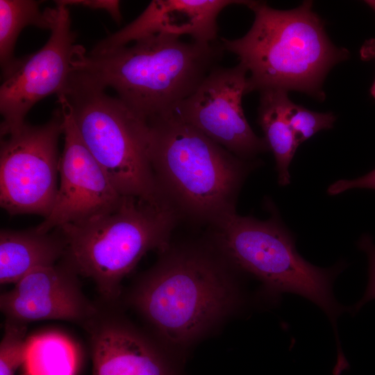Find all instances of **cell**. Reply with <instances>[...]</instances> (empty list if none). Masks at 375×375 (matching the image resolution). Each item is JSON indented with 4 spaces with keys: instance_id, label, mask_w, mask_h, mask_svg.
Listing matches in <instances>:
<instances>
[{
    "instance_id": "6da1fadb",
    "label": "cell",
    "mask_w": 375,
    "mask_h": 375,
    "mask_svg": "<svg viewBox=\"0 0 375 375\" xmlns=\"http://www.w3.org/2000/svg\"><path fill=\"white\" fill-rule=\"evenodd\" d=\"M148 124V153L159 190L181 219L214 226L236 213L258 160L241 159L172 111Z\"/></svg>"
},
{
    "instance_id": "7a4b0ae2",
    "label": "cell",
    "mask_w": 375,
    "mask_h": 375,
    "mask_svg": "<svg viewBox=\"0 0 375 375\" xmlns=\"http://www.w3.org/2000/svg\"><path fill=\"white\" fill-rule=\"evenodd\" d=\"M224 51L221 42H187L160 33L99 53L81 47L73 65L105 89H114L147 122L173 111L192 94Z\"/></svg>"
},
{
    "instance_id": "3957f363",
    "label": "cell",
    "mask_w": 375,
    "mask_h": 375,
    "mask_svg": "<svg viewBox=\"0 0 375 375\" xmlns=\"http://www.w3.org/2000/svg\"><path fill=\"white\" fill-rule=\"evenodd\" d=\"M247 6L254 13L250 29L238 39L221 38V44L249 72L248 93L275 88L324 99L326 76L349 54L329 40L312 2L288 10L258 1H249Z\"/></svg>"
},
{
    "instance_id": "277c9868",
    "label": "cell",
    "mask_w": 375,
    "mask_h": 375,
    "mask_svg": "<svg viewBox=\"0 0 375 375\" xmlns=\"http://www.w3.org/2000/svg\"><path fill=\"white\" fill-rule=\"evenodd\" d=\"M160 253L128 301L160 337L185 344L231 310L238 301L237 290L227 261L218 251L169 244Z\"/></svg>"
},
{
    "instance_id": "5b68a950",
    "label": "cell",
    "mask_w": 375,
    "mask_h": 375,
    "mask_svg": "<svg viewBox=\"0 0 375 375\" xmlns=\"http://www.w3.org/2000/svg\"><path fill=\"white\" fill-rule=\"evenodd\" d=\"M179 220L169 205L123 196L117 207L103 215L57 228L66 242L61 260L93 281L100 301L117 303L123 279L147 252L169 247Z\"/></svg>"
},
{
    "instance_id": "8992f818",
    "label": "cell",
    "mask_w": 375,
    "mask_h": 375,
    "mask_svg": "<svg viewBox=\"0 0 375 375\" xmlns=\"http://www.w3.org/2000/svg\"><path fill=\"white\" fill-rule=\"evenodd\" d=\"M265 220L237 212L210 227L212 245L230 264L258 278L267 295L277 301L285 293L312 302L327 315L334 331L338 352H342L337 319L351 307L340 304L333 292L344 263L324 269L297 251L293 235L273 208Z\"/></svg>"
},
{
    "instance_id": "52a82bcc",
    "label": "cell",
    "mask_w": 375,
    "mask_h": 375,
    "mask_svg": "<svg viewBox=\"0 0 375 375\" xmlns=\"http://www.w3.org/2000/svg\"><path fill=\"white\" fill-rule=\"evenodd\" d=\"M86 147L122 196L168 204L148 153V124L120 99L74 69L62 93Z\"/></svg>"
},
{
    "instance_id": "ba28073f",
    "label": "cell",
    "mask_w": 375,
    "mask_h": 375,
    "mask_svg": "<svg viewBox=\"0 0 375 375\" xmlns=\"http://www.w3.org/2000/svg\"><path fill=\"white\" fill-rule=\"evenodd\" d=\"M62 134V115L57 108L45 124L26 122L1 137L0 205L9 215L35 214L45 218L55 202Z\"/></svg>"
},
{
    "instance_id": "9c48e42d",
    "label": "cell",
    "mask_w": 375,
    "mask_h": 375,
    "mask_svg": "<svg viewBox=\"0 0 375 375\" xmlns=\"http://www.w3.org/2000/svg\"><path fill=\"white\" fill-rule=\"evenodd\" d=\"M56 4V17L46 44L33 53L16 58L2 73L1 137L23 125L26 115L38 101L62 93L74 71L73 62L81 46L75 42L68 7Z\"/></svg>"
},
{
    "instance_id": "30bf717a",
    "label": "cell",
    "mask_w": 375,
    "mask_h": 375,
    "mask_svg": "<svg viewBox=\"0 0 375 375\" xmlns=\"http://www.w3.org/2000/svg\"><path fill=\"white\" fill-rule=\"evenodd\" d=\"M247 73L240 62L232 67H215L173 111L238 158L254 160L269 148L244 115L242 97L248 93Z\"/></svg>"
},
{
    "instance_id": "8fae6325",
    "label": "cell",
    "mask_w": 375,
    "mask_h": 375,
    "mask_svg": "<svg viewBox=\"0 0 375 375\" xmlns=\"http://www.w3.org/2000/svg\"><path fill=\"white\" fill-rule=\"evenodd\" d=\"M57 97L62 115L64 135L60 182L50 213L35 227L40 233L103 215L116 208L123 197L83 142L64 95Z\"/></svg>"
},
{
    "instance_id": "7c38bea8",
    "label": "cell",
    "mask_w": 375,
    "mask_h": 375,
    "mask_svg": "<svg viewBox=\"0 0 375 375\" xmlns=\"http://www.w3.org/2000/svg\"><path fill=\"white\" fill-rule=\"evenodd\" d=\"M79 276L62 260L38 267L0 295L6 319L28 324L62 320L83 327L97 312L98 304L83 292Z\"/></svg>"
},
{
    "instance_id": "4fadbf2b",
    "label": "cell",
    "mask_w": 375,
    "mask_h": 375,
    "mask_svg": "<svg viewBox=\"0 0 375 375\" xmlns=\"http://www.w3.org/2000/svg\"><path fill=\"white\" fill-rule=\"evenodd\" d=\"M117 303L97 302V312L83 326L92 375H179L155 344L116 311Z\"/></svg>"
},
{
    "instance_id": "5bb4252c",
    "label": "cell",
    "mask_w": 375,
    "mask_h": 375,
    "mask_svg": "<svg viewBox=\"0 0 375 375\" xmlns=\"http://www.w3.org/2000/svg\"><path fill=\"white\" fill-rule=\"evenodd\" d=\"M242 0H153L133 22L96 44L90 53H99L126 46L156 34L190 35L194 42L210 44L217 36L219 14Z\"/></svg>"
},
{
    "instance_id": "9a60e30c",
    "label": "cell",
    "mask_w": 375,
    "mask_h": 375,
    "mask_svg": "<svg viewBox=\"0 0 375 375\" xmlns=\"http://www.w3.org/2000/svg\"><path fill=\"white\" fill-rule=\"evenodd\" d=\"M66 242L59 229L40 233L35 228L0 232V284H15L34 269L58 263Z\"/></svg>"
},
{
    "instance_id": "2e32d148",
    "label": "cell",
    "mask_w": 375,
    "mask_h": 375,
    "mask_svg": "<svg viewBox=\"0 0 375 375\" xmlns=\"http://www.w3.org/2000/svg\"><path fill=\"white\" fill-rule=\"evenodd\" d=\"M260 93L257 121L269 150L274 154L278 183L285 186L290 183V165L300 145L288 120L292 101L288 92L282 89H266Z\"/></svg>"
},
{
    "instance_id": "e0dca14e",
    "label": "cell",
    "mask_w": 375,
    "mask_h": 375,
    "mask_svg": "<svg viewBox=\"0 0 375 375\" xmlns=\"http://www.w3.org/2000/svg\"><path fill=\"white\" fill-rule=\"evenodd\" d=\"M79 365V350L65 335L47 332L29 338L25 374L76 375Z\"/></svg>"
},
{
    "instance_id": "ac0fdd59",
    "label": "cell",
    "mask_w": 375,
    "mask_h": 375,
    "mask_svg": "<svg viewBox=\"0 0 375 375\" xmlns=\"http://www.w3.org/2000/svg\"><path fill=\"white\" fill-rule=\"evenodd\" d=\"M41 1L0 0V62L2 73L15 62L14 50L17 38L28 26L51 30L56 8L40 9Z\"/></svg>"
},
{
    "instance_id": "d6986e66",
    "label": "cell",
    "mask_w": 375,
    "mask_h": 375,
    "mask_svg": "<svg viewBox=\"0 0 375 375\" xmlns=\"http://www.w3.org/2000/svg\"><path fill=\"white\" fill-rule=\"evenodd\" d=\"M28 324L6 319L0 342V375H15L27 358Z\"/></svg>"
},
{
    "instance_id": "ffe728a7",
    "label": "cell",
    "mask_w": 375,
    "mask_h": 375,
    "mask_svg": "<svg viewBox=\"0 0 375 375\" xmlns=\"http://www.w3.org/2000/svg\"><path fill=\"white\" fill-rule=\"evenodd\" d=\"M335 119L331 112H315L292 101L288 111L289 124L300 144L318 132L331 128Z\"/></svg>"
},
{
    "instance_id": "44dd1931",
    "label": "cell",
    "mask_w": 375,
    "mask_h": 375,
    "mask_svg": "<svg viewBox=\"0 0 375 375\" xmlns=\"http://www.w3.org/2000/svg\"><path fill=\"white\" fill-rule=\"evenodd\" d=\"M358 248L364 251L369 261V281L362 297L353 306L351 312H358L369 301L375 299V244L369 235H362L358 242Z\"/></svg>"
},
{
    "instance_id": "7402d4cb",
    "label": "cell",
    "mask_w": 375,
    "mask_h": 375,
    "mask_svg": "<svg viewBox=\"0 0 375 375\" xmlns=\"http://www.w3.org/2000/svg\"><path fill=\"white\" fill-rule=\"evenodd\" d=\"M56 3L68 7L69 6H78L90 9L106 11L117 23L122 20L120 11V1L117 0H59Z\"/></svg>"
},
{
    "instance_id": "603a6c76",
    "label": "cell",
    "mask_w": 375,
    "mask_h": 375,
    "mask_svg": "<svg viewBox=\"0 0 375 375\" xmlns=\"http://www.w3.org/2000/svg\"><path fill=\"white\" fill-rule=\"evenodd\" d=\"M355 188L375 190V169L355 179L337 181L328 187L327 193L329 195H336Z\"/></svg>"
},
{
    "instance_id": "cb8c5ba5",
    "label": "cell",
    "mask_w": 375,
    "mask_h": 375,
    "mask_svg": "<svg viewBox=\"0 0 375 375\" xmlns=\"http://www.w3.org/2000/svg\"><path fill=\"white\" fill-rule=\"evenodd\" d=\"M360 55L362 60H375V38L366 40L362 45L360 50ZM371 94L375 99V81L372 85Z\"/></svg>"
},
{
    "instance_id": "d4e9b609",
    "label": "cell",
    "mask_w": 375,
    "mask_h": 375,
    "mask_svg": "<svg viewBox=\"0 0 375 375\" xmlns=\"http://www.w3.org/2000/svg\"><path fill=\"white\" fill-rule=\"evenodd\" d=\"M365 2L375 12V0L365 1Z\"/></svg>"
},
{
    "instance_id": "484cf974",
    "label": "cell",
    "mask_w": 375,
    "mask_h": 375,
    "mask_svg": "<svg viewBox=\"0 0 375 375\" xmlns=\"http://www.w3.org/2000/svg\"><path fill=\"white\" fill-rule=\"evenodd\" d=\"M24 375H26V374H24Z\"/></svg>"
}]
</instances>
